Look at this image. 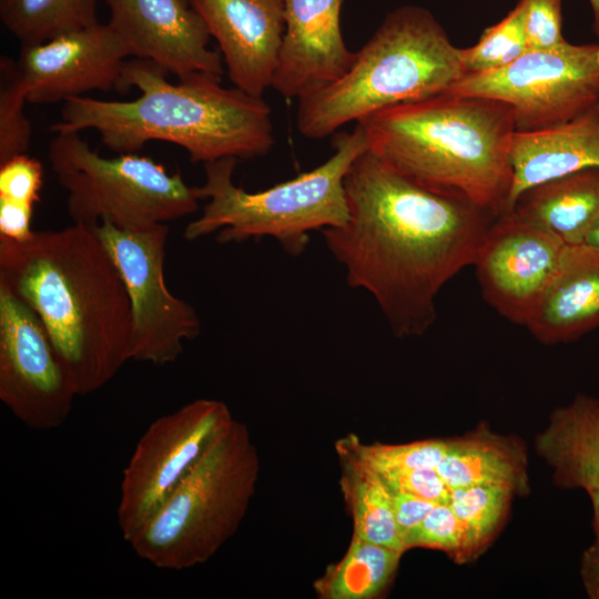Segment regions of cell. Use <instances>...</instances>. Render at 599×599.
<instances>
[{
    "label": "cell",
    "instance_id": "cell-17",
    "mask_svg": "<svg viewBox=\"0 0 599 599\" xmlns=\"http://www.w3.org/2000/svg\"><path fill=\"white\" fill-rule=\"evenodd\" d=\"M344 0H284L285 32L272 82L280 95L300 99L343 75L355 52L344 40Z\"/></svg>",
    "mask_w": 599,
    "mask_h": 599
},
{
    "label": "cell",
    "instance_id": "cell-19",
    "mask_svg": "<svg viewBox=\"0 0 599 599\" xmlns=\"http://www.w3.org/2000/svg\"><path fill=\"white\" fill-rule=\"evenodd\" d=\"M544 345L569 343L599 327V252L568 245L526 326Z\"/></svg>",
    "mask_w": 599,
    "mask_h": 599
},
{
    "label": "cell",
    "instance_id": "cell-35",
    "mask_svg": "<svg viewBox=\"0 0 599 599\" xmlns=\"http://www.w3.org/2000/svg\"><path fill=\"white\" fill-rule=\"evenodd\" d=\"M33 207L0 200V237L16 242L26 241L31 236Z\"/></svg>",
    "mask_w": 599,
    "mask_h": 599
},
{
    "label": "cell",
    "instance_id": "cell-28",
    "mask_svg": "<svg viewBox=\"0 0 599 599\" xmlns=\"http://www.w3.org/2000/svg\"><path fill=\"white\" fill-rule=\"evenodd\" d=\"M450 438L426 439L408 444L365 445L349 435L337 443L377 473L400 471L419 468H437L445 456Z\"/></svg>",
    "mask_w": 599,
    "mask_h": 599
},
{
    "label": "cell",
    "instance_id": "cell-21",
    "mask_svg": "<svg viewBox=\"0 0 599 599\" xmlns=\"http://www.w3.org/2000/svg\"><path fill=\"white\" fill-rule=\"evenodd\" d=\"M437 471L451 489L498 485L515 495L528 491L527 456L524 444L480 425L474 432L449 440Z\"/></svg>",
    "mask_w": 599,
    "mask_h": 599
},
{
    "label": "cell",
    "instance_id": "cell-25",
    "mask_svg": "<svg viewBox=\"0 0 599 599\" xmlns=\"http://www.w3.org/2000/svg\"><path fill=\"white\" fill-rule=\"evenodd\" d=\"M98 0H0V18L22 45L97 24Z\"/></svg>",
    "mask_w": 599,
    "mask_h": 599
},
{
    "label": "cell",
    "instance_id": "cell-39",
    "mask_svg": "<svg viewBox=\"0 0 599 599\" xmlns=\"http://www.w3.org/2000/svg\"><path fill=\"white\" fill-rule=\"evenodd\" d=\"M592 12V32L599 39V0H589Z\"/></svg>",
    "mask_w": 599,
    "mask_h": 599
},
{
    "label": "cell",
    "instance_id": "cell-33",
    "mask_svg": "<svg viewBox=\"0 0 599 599\" xmlns=\"http://www.w3.org/2000/svg\"><path fill=\"white\" fill-rule=\"evenodd\" d=\"M377 474L390 490L408 493L436 504H449L450 488L440 477L436 468H419Z\"/></svg>",
    "mask_w": 599,
    "mask_h": 599
},
{
    "label": "cell",
    "instance_id": "cell-24",
    "mask_svg": "<svg viewBox=\"0 0 599 599\" xmlns=\"http://www.w3.org/2000/svg\"><path fill=\"white\" fill-rule=\"evenodd\" d=\"M404 552L352 537L345 556L315 582L325 599H370L393 578Z\"/></svg>",
    "mask_w": 599,
    "mask_h": 599
},
{
    "label": "cell",
    "instance_id": "cell-16",
    "mask_svg": "<svg viewBox=\"0 0 599 599\" xmlns=\"http://www.w3.org/2000/svg\"><path fill=\"white\" fill-rule=\"evenodd\" d=\"M234 87L263 97L272 88L285 32L284 0H191Z\"/></svg>",
    "mask_w": 599,
    "mask_h": 599
},
{
    "label": "cell",
    "instance_id": "cell-34",
    "mask_svg": "<svg viewBox=\"0 0 599 599\" xmlns=\"http://www.w3.org/2000/svg\"><path fill=\"white\" fill-rule=\"evenodd\" d=\"M389 491L394 516L406 549V541L410 535L437 504L408 493L390 489Z\"/></svg>",
    "mask_w": 599,
    "mask_h": 599
},
{
    "label": "cell",
    "instance_id": "cell-5",
    "mask_svg": "<svg viewBox=\"0 0 599 599\" xmlns=\"http://www.w3.org/2000/svg\"><path fill=\"white\" fill-rule=\"evenodd\" d=\"M465 75L460 48L434 14L402 6L386 14L343 75L297 100L296 128L309 140L332 136L384 109L447 92Z\"/></svg>",
    "mask_w": 599,
    "mask_h": 599
},
{
    "label": "cell",
    "instance_id": "cell-9",
    "mask_svg": "<svg viewBox=\"0 0 599 599\" xmlns=\"http://www.w3.org/2000/svg\"><path fill=\"white\" fill-rule=\"evenodd\" d=\"M448 92L507 103L519 132L557 126L599 103V43L528 50L498 70L466 74Z\"/></svg>",
    "mask_w": 599,
    "mask_h": 599
},
{
    "label": "cell",
    "instance_id": "cell-13",
    "mask_svg": "<svg viewBox=\"0 0 599 599\" xmlns=\"http://www.w3.org/2000/svg\"><path fill=\"white\" fill-rule=\"evenodd\" d=\"M567 246L512 211L497 216L473 264L484 300L504 318L525 327Z\"/></svg>",
    "mask_w": 599,
    "mask_h": 599
},
{
    "label": "cell",
    "instance_id": "cell-29",
    "mask_svg": "<svg viewBox=\"0 0 599 599\" xmlns=\"http://www.w3.org/2000/svg\"><path fill=\"white\" fill-rule=\"evenodd\" d=\"M27 97L20 81L16 60L0 59V164L26 154L29 150L32 124L24 112Z\"/></svg>",
    "mask_w": 599,
    "mask_h": 599
},
{
    "label": "cell",
    "instance_id": "cell-6",
    "mask_svg": "<svg viewBox=\"0 0 599 599\" xmlns=\"http://www.w3.org/2000/svg\"><path fill=\"white\" fill-rule=\"evenodd\" d=\"M333 154L317 167L260 192H247L233 182L237 159L204 164L205 181L199 191L207 200L201 215L184 230L195 241L216 233L221 243L271 237L292 256L307 247L309 234L338 226L348 216L345 175L355 159L367 150L365 133L332 135Z\"/></svg>",
    "mask_w": 599,
    "mask_h": 599
},
{
    "label": "cell",
    "instance_id": "cell-11",
    "mask_svg": "<svg viewBox=\"0 0 599 599\" xmlns=\"http://www.w3.org/2000/svg\"><path fill=\"white\" fill-rule=\"evenodd\" d=\"M227 405L195 399L156 418L139 439L120 486L118 526L128 542L159 510L231 422Z\"/></svg>",
    "mask_w": 599,
    "mask_h": 599
},
{
    "label": "cell",
    "instance_id": "cell-20",
    "mask_svg": "<svg viewBox=\"0 0 599 599\" xmlns=\"http://www.w3.org/2000/svg\"><path fill=\"white\" fill-rule=\"evenodd\" d=\"M535 447L559 488L599 489V398L579 394L557 407Z\"/></svg>",
    "mask_w": 599,
    "mask_h": 599
},
{
    "label": "cell",
    "instance_id": "cell-4",
    "mask_svg": "<svg viewBox=\"0 0 599 599\" xmlns=\"http://www.w3.org/2000/svg\"><path fill=\"white\" fill-rule=\"evenodd\" d=\"M356 124L367 149L429 189L506 212L517 131L510 105L444 92L378 111Z\"/></svg>",
    "mask_w": 599,
    "mask_h": 599
},
{
    "label": "cell",
    "instance_id": "cell-32",
    "mask_svg": "<svg viewBox=\"0 0 599 599\" xmlns=\"http://www.w3.org/2000/svg\"><path fill=\"white\" fill-rule=\"evenodd\" d=\"M524 11L528 50L551 49L567 42L562 34V0H518Z\"/></svg>",
    "mask_w": 599,
    "mask_h": 599
},
{
    "label": "cell",
    "instance_id": "cell-3",
    "mask_svg": "<svg viewBox=\"0 0 599 599\" xmlns=\"http://www.w3.org/2000/svg\"><path fill=\"white\" fill-rule=\"evenodd\" d=\"M156 63L133 58L123 67L119 90L136 88L130 101L87 95L63 102L51 132L94 130L119 154L136 153L150 141L184 149L193 163L225 158L255 159L275 145L272 110L263 97L225 88L221 75L195 72L172 83Z\"/></svg>",
    "mask_w": 599,
    "mask_h": 599
},
{
    "label": "cell",
    "instance_id": "cell-30",
    "mask_svg": "<svg viewBox=\"0 0 599 599\" xmlns=\"http://www.w3.org/2000/svg\"><path fill=\"white\" fill-rule=\"evenodd\" d=\"M427 547L448 552L458 561L467 560L463 525L449 504H437L406 541V549Z\"/></svg>",
    "mask_w": 599,
    "mask_h": 599
},
{
    "label": "cell",
    "instance_id": "cell-27",
    "mask_svg": "<svg viewBox=\"0 0 599 599\" xmlns=\"http://www.w3.org/2000/svg\"><path fill=\"white\" fill-rule=\"evenodd\" d=\"M528 51L524 11L519 3L499 22L486 28L471 47L460 48L466 74L504 68Z\"/></svg>",
    "mask_w": 599,
    "mask_h": 599
},
{
    "label": "cell",
    "instance_id": "cell-37",
    "mask_svg": "<svg viewBox=\"0 0 599 599\" xmlns=\"http://www.w3.org/2000/svg\"><path fill=\"white\" fill-rule=\"evenodd\" d=\"M592 505V528L597 539H599V489L587 491Z\"/></svg>",
    "mask_w": 599,
    "mask_h": 599
},
{
    "label": "cell",
    "instance_id": "cell-2",
    "mask_svg": "<svg viewBox=\"0 0 599 599\" xmlns=\"http://www.w3.org/2000/svg\"><path fill=\"white\" fill-rule=\"evenodd\" d=\"M0 284L39 316L78 395L99 390L130 361V300L92 227L0 237Z\"/></svg>",
    "mask_w": 599,
    "mask_h": 599
},
{
    "label": "cell",
    "instance_id": "cell-15",
    "mask_svg": "<svg viewBox=\"0 0 599 599\" xmlns=\"http://www.w3.org/2000/svg\"><path fill=\"white\" fill-rule=\"evenodd\" d=\"M108 24L131 57L150 60L179 79L195 72L222 75L220 51L191 0H105Z\"/></svg>",
    "mask_w": 599,
    "mask_h": 599
},
{
    "label": "cell",
    "instance_id": "cell-7",
    "mask_svg": "<svg viewBox=\"0 0 599 599\" xmlns=\"http://www.w3.org/2000/svg\"><path fill=\"white\" fill-rule=\"evenodd\" d=\"M258 471L250 432L233 418L128 544L160 569L183 570L209 561L237 531Z\"/></svg>",
    "mask_w": 599,
    "mask_h": 599
},
{
    "label": "cell",
    "instance_id": "cell-14",
    "mask_svg": "<svg viewBox=\"0 0 599 599\" xmlns=\"http://www.w3.org/2000/svg\"><path fill=\"white\" fill-rule=\"evenodd\" d=\"M130 57L115 31L98 22L42 43L22 45L16 64L27 101L53 104L93 90H119Z\"/></svg>",
    "mask_w": 599,
    "mask_h": 599
},
{
    "label": "cell",
    "instance_id": "cell-23",
    "mask_svg": "<svg viewBox=\"0 0 599 599\" xmlns=\"http://www.w3.org/2000/svg\"><path fill=\"white\" fill-rule=\"evenodd\" d=\"M342 460V490L351 507L354 536L406 551L397 526L390 491L380 476L348 450L337 446Z\"/></svg>",
    "mask_w": 599,
    "mask_h": 599
},
{
    "label": "cell",
    "instance_id": "cell-8",
    "mask_svg": "<svg viewBox=\"0 0 599 599\" xmlns=\"http://www.w3.org/2000/svg\"><path fill=\"white\" fill-rule=\"evenodd\" d=\"M47 158L68 192L67 212L75 224L103 220L120 229L144 231L194 213L202 200L180 173L136 153L101 156L77 131H57Z\"/></svg>",
    "mask_w": 599,
    "mask_h": 599
},
{
    "label": "cell",
    "instance_id": "cell-10",
    "mask_svg": "<svg viewBox=\"0 0 599 599\" xmlns=\"http://www.w3.org/2000/svg\"><path fill=\"white\" fill-rule=\"evenodd\" d=\"M92 229L114 261L130 300V361L159 366L174 363L202 325L196 311L166 285L167 226L130 231L103 220Z\"/></svg>",
    "mask_w": 599,
    "mask_h": 599
},
{
    "label": "cell",
    "instance_id": "cell-31",
    "mask_svg": "<svg viewBox=\"0 0 599 599\" xmlns=\"http://www.w3.org/2000/svg\"><path fill=\"white\" fill-rule=\"evenodd\" d=\"M43 183L42 164L26 154L0 164V200L34 207Z\"/></svg>",
    "mask_w": 599,
    "mask_h": 599
},
{
    "label": "cell",
    "instance_id": "cell-38",
    "mask_svg": "<svg viewBox=\"0 0 599 599\" xmlns=\"http://www.w3.org/2000/svg\"><path fill=\"white\" fill-rule=\"evenodd\" d=\"M581 244L599 252V219L587 233Z\"/></svg>",
    "mask_w": 599,
    "mask_h": 599
},
{
    "label": "cell",
    "instance_id": "cell-26",
    "mask_svg": "<svg viewBox=\"0 0 599 599\" xmlns=\"http://www.w3.org/2000/svg\"><path fill=\"white\" fill-rule=\"evenodd\" d=\"M515 493L498 485H476L450 490L449 506L463 525L467 560L478 554L502 522Z\"/></svg>",
    "mask_w": 599,
    "mask_h": 599
},
{
    "label": "cell",
    "instance_id": "cell-12",
    "mask_svg": "<svg viewBox=\"0 0 599 599\" xmlns=\"http://www.w3.org/2000/svg\"><path fill=\"white\" fill-rule=\"evenodd\" d=\"M78 395L35 312L0 284V400L35 430L60 427Z\"/></svg>",
    "mask_w": 599,
    "mask_h": 599
},
{
    "label": "cell",
    "instance_id": "cell-36",
    "mask_svg": "<svg viewBox=\"0 0 599 599\" xmlns=\"http://www.w3.org/2000/svg\"><path fill=\"white\" fill-rule=\"evenodd\" d=\"M580 576L585 591L590 599H599V539L583 550Z\"/></svg>",
    "mask_w": 599,
    "mask_h": 599
},
{
    "label": "cell",
    "instance_id": "cell-1",
    "mask_svg": "<svg viewBox=\"0 0 599 599\" xmlns=\"http://www.w3.org/2000/svg\"><path fill=\"white\" fill-rule=\"evenodd\" d=\"M345 223L323 230L347 284L369 293L393 334H425L436 322L444 285L473 265L497 217L478 205L424 186L368 149L349 166Z\"/></svg>",
    "mask_w": 599,
    "mask_h": 599
},
{
    "label": "cell",
    "instance_id": "cell-18",
    "mask_svg": "<svg viewBox=\"0 0 599 599\" xmlns=\"http://www.w3.org/2000/svg\"><path fill=\"white\" fill-rule=\"evenodd\" d=\"M512 181L506 212L526 190L578 171L599 167V103L545 130L516 131L510 150Z\"/></svg>",
    "mask_w": 599,
    "mask_h": 599
},
{
    "label": "cell",
    "instance_id": "cell-22",
    "mask_svg": "<svg viewBox=\"0 0 599 599\" xmlns=\"http://www.w3.org/2000/svg\"><path fill=\"white\" fill-rule=\"evenodd\" d=\"M511 211L567 245L581 244L599 219V167L535 185L519 195Z\"/></svg>",
    "mask_w": 599,
    "mask_h": 599
}]
</instances>
